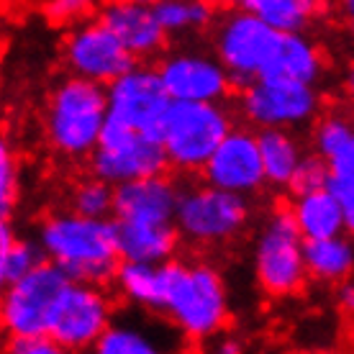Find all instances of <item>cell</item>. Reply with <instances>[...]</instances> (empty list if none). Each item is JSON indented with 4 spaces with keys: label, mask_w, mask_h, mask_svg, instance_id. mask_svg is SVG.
Masks as SVG:
<instances>
[{
    "label": "cell",
    "mask_w": 354,
    "mask_h": 354,
    "mask_svg": "<svg viewBox=\"0 0 354 354\" xmlns=\"http://www.w3.org/2000/svg\"><path fill=\"white\" fill-rule=\"evenodd\" d=\"M97 18L113 31L139 62L160 59L167 52L169 34L160 24L151 3L139 0H106Z\"/></svg>",
    "instance_id": "16"
},
{
    "label": "cell",
    "mask_w": 354,
    "mask_h": 354,
    "mask_svg": "<svg viewBox=\"0 0 354 354\" xmlns=\"http://www.w3.org/2000/svg\"><path fill=\"white\" fill-rule=\"evenodd\" d=\"M342 93H344L346 103L354 108V62L344 70V77H342Z\"/></svg>",
    "instance_id": "39"
},
{
    "label": "cell",
    "mask_w": 354,
    "mask_h": 354,
    "mask_svg": "<svg viewBox=\"0 0 354 354\" xmlns=\"http://www.w3.org/2000/svg\"><path fill=\"white\" fill-rule=\"evenodd\" d=\"M72 280L62 267L44 259L34 272L3 288L0 319L8 339L46 337L54 308Z\"/></svg>",
    "instance_id": "9"
},
{
    "label": "cell",
    "mask_w": 354,
    "mask_h": 354,
    "mask_svg": "<svg viewBox=\"0 0 354 354\" xmlns=\"http://www.w3.org/2000/svg\"><path fill=\"white\" fill-rule=\"evenodd\" d=\"M203 180L211 185L239 195H254L267 185L265 162L259 149L257 129L249 124L234 126L218 144L213 157L203 167Z\"/></svg>",
    "instance_id": "15"
},
{
    "label": "cell",
    "mask_w": 354,
    "mask_h": 354,
    "mask_svg": "<svg viewBox=\"0 0 354 354\" xmlns=\"http://www.w3.org/2000/svg\"><path fill=\"white\" fill-rule=\"evenodd\" d=\"M115 290L124 301L149 313H162L165 308V272L162 265H142V262H121L115 272Z\"/></svg>",
    "instance_id": "25"
},
{
    "label": "cell",
    "mask_w": 354,
    "mask_h": 354,
    "mask_svg": "<svg viewBox=\"0 0 354 354\" xmlns=\"http://www.w3.org/2000/svg\"><path fill=\"white\" fill-rule=\"evenodd\" d=\"M115 319L113 298L103 285L75 283L67 285L54 308L49 337L77 354H88L90 346L103 337V331Z\"/></svg>",
    "instance_id": "14"
},
{
    "label": "cell",
    "mask_w": 354,
    "mask_h": 354,
    "mask_svg": "<svg viewBox=\"0 0 354 354\" xmlns=\"http://www.w3.org/2000/svg\"><path fill=\"white\" fill-rule=\"evenodd\" d=\"M139 3H154V0H139Z\"/></svg>",
    "instance_id": "40"
},
{
    "label": "cell",
    "mask_w": 354,
    "mask_h": 354,
    "mask_svg": "<svg viewBox=\"0 0 354 354\" xmlns=\"http://www.w3.org/2000/svg\"><path fill=\"white\" fill-rule=\"evenodd\" d=\"M290 213L306 241L328 239V236L346 234L344 211H342V203H339L337 193L331 187L313 190V193L306 195H295L290 203Z\"/></svg>",
    "instance_id": "22"
},
{
    "label": "cell",
    "mask_w": 354,
    "mask_h": 354,
    "mask_svg": "<svg viewBox=\"0 0 354 354\" xmlns=\"http://www.w3.org/2000/svg\"><path fill=\"white\" fill-rule=\"evenodd\" d=\"M334 8H337L339 18L354 31V0H334Z\"/></svg>",
    "instance_id": "38"
},
{
    "label": "cell",
    "mask_w": 354,
    "mask_h": 354,
    "mask_svg": "<svg viewBox=\"0 0 354 354\" xmlns=\"http://www.w3.org/2000/svg\"><path fill=\"white\" fill-rule=\"evenodd\" d=\"M339 306L354 321V280L342 283V288H339Z\"/></svg>",
    "instance_id": "37"
},
{
    "label": "cell",
    "mask_w": 354,
    "mask_h": 354,
    "mask_svg": "<svg viewBox=\"0 0 354 354\" xmlns=\"http://www.w3.org/2000/svg\"><path fill=\"white\" fill-rule=\"evenodd\" d=\"M106 0H44L41 3V13L52 26L70 28L80 21L97 16V10Z\"/></svg>",
    "instance_id": "31"
},
{
    "label": "cell",
    "mask_w": 354,
    "mask_h": 354,
    "mask_svg": "<svg viewBox=\"0 0 354 354\" xmlns=\"http://www.w3.org/2000/svg\"><path fill=\"white\" fill-rule=\"evenodd\" d=\"M157 70L172 100L226 103V97L236 90L229 70L213 49H169L157 59Z\"/></svg>",
    "instance_id": "13"
},
{
    "label": "cell",
    "mask_w": 354,
    "mask_h": 354,
    "mask_svg": "<svg viewBox=\"0 0 354 354\" xmlns=\"http://www.w3.org/2000/svg\"><path fill=\"white\" fill-rule=\"evenodd\" d=\"M6 354H77L59 344L57 339L46 337H26V339H8Z\"/></svg>",
    "instance_id": "33"
},
{
    "label": "cell",
    "mask_w": 354,
    "mask_h": 354,
    "mask_svg": "<svg viewBox=\"0 0 354 354\" xmlns=\"http://www.w3.org/2000/svg\"><path fill=\"white\" fill-rule=\"evenodd\" d=\"M306 267L310 280L326 285L346 283L354 272V241L349 234L328 236V239L306 241Z\"/></svg>",
    "instance_id": "23"
},
{
    "label": "cell",
    "mask_w": 354,
    "mask_h": 354,
    "mask_svg": "<svg viewBox=\"0 0 354 354\" xmlns=\"http://www.w3.org/2000/svg\"><path fill=\"white\" fill-rule=\"evenodd\" d=\"M331 190L337 193L342 211H344V226L346 234L354 239V180H331Z\"/></svg>",
    "instance_id": "34"
},
{
    "label": "cell",
    "mask_w": 354,
    "mask_h": 354,
    "mask_svg": "<svg viewBox=\"0 0 354 354\" xmlns=\"http://www.w3.org/2000/svg\"><path fill=\"white\" fill-rule=\"evenodd\" d=\"M59 57L67 75L100 85H111L139 62L97 16L67 28L59 46Z\"/></svg>",
    "instance_id": "11"
},
{
    "label": "cell",
    "mask_w": 354,
    "mask_h": 354,
    "mask_svg": "<svg viewBox=\"0 0 354 354\" xmlns=\"http://www.w3.org/2000/svg\"><path fill=\"white\" fill-rule=\"evenodd\" d=\"M118 223V252L124 262L165 265L177 249L180 231L175 223Z\"/></svg>",
    "instance_id": "19"
},
{
    "label": "cell",
    "mask_w": 354,
    "mask_h": 354,
    "mask_svg": "<svg viewBox=\"0 0 354 354\" xmlns=\"http://www.w3.org/2000/svg\"><path fill=\"white\" fill-rule=\"evenodd\" d=\"M44 259L46 257L39 241L21 239L10 226V218H3L0 223V283L3 288L34 272Z\"/></svg>",
    "instance_id": "27"
},
{
    "label": "cell",
    "mask_w": 354,
    "mask_h": 354,
    "mask_svg": "<svg viewBox=\"0 0 354 354\" xmlns=\"http://www.w3.org/2000/svg\"><path fill=\"white\" fill-rule=\"evenodd\" d=\"M180 193L183 187L167 172L115 185L113 218L131 223H175Z\"/></svg>",
    "instance_id": "17"
},
{
    "label": "cell",
    "mask_w": 354,
    "mask_h": 354,
    "mask_svg": "<svg viewBox=\"0 0 354 354\" xmlns=\"http://www.w3.org/2000/svg\"><path fill=\"white\" fill-rule=\"evenodd\" d=\"M257 136L259 149H262V162H265L267 185L288 190L295 169L308 151L290 129H259Z\"/></svg>",
    "instance_id": "24"
},
{
    "label": "cell",
    "mask_w": 354,
    "mask_h": 354,
    "mask_svg": "<svg viewBox=\"0 0 354 354\" xmlns=\"http://www.w3.org/2000/svg\"><path fill=\"white\" fill-rule=\"evenodd\" d=\"M165 272V308L180 337L205 342L218 337L229 321V290L221 272L208 262H180L169 259Z\"/></svg>",
    "instance_id": "3"
},
{
    "label": "cell",
    "mask_w": 354,
    "mask_h": 354,
    "mask_svg": "<svg viewBox=\"0 0 354 354\" xmlns=\"http://www.w3.org/2000/svg\"><path fill=\"white\" fill-rule=\"evenodd\" d=\"M208 354H244V346H241L239 339L221 337V339H216V342H213L211 349H208Z\"/></svg>",
    "instance_id": "36"
},
{
    "label": "cell",
    "mask_w": 354,
    "mask_h": 354,
    "mask_svg": "<svg viewBox=\"0 0 354 354\" xmlns=\"http://www.w3.org/2000/svg\"><path fill=\"white\" fill-rule=\"evenodd\" d=\"M283 31L241 8L218 13L211 28V49L229 70L236 90L265 77L280 49Z\"/></svg>",
    "instance_id": "6"
},
{
    "label": "cell",
    "mask_w": 354,
    "mask_h": 354,
    "mask_svg": "<svg viewBox=\"0 0 354 354\" xmlns=\"http://www.w3.org/2000/svg\"><path fill=\"white\" fill-rule=\"evenodd\" d=\"M18 187H21V167L8 142L0 147V213L3 218L10 216V208L18 201Z\"/></svg>",
    "instance_id": "32"
},
{
    "label": "cell",
    "mask_w": 354,
    "mask_h": 354,
    "mask_svg": "<svg viewBox=\"0 0 354 354\" xmlns=\"http://www.w3.org/2000/svg\"><path fill=\"white\" fill-rule=\"evenodd\" d=\"M108 124V88L100 82L67 75L57 82L44 103L41 129L46 147L77 162L90 160Z\"/></svg>",
    "instance_id": "2"
},
{
    "label": "cell",
    "mask_w": 354,
    "mask_h": 354,
    "mask_svg": "<svg viewBox=\"0 0 354 354\" xmlns=\"http://www.w3.org/2000/svg\"><path fill=\"white\" fill-rule=\"evenodd\" d=\"M223 8H241L259 16L283 34L308 31L328 10L331 0H216Z\"/></svg>",
    "instance_id": "20"
},
{
    "label": "cell",
    "mask_w": 354,
    "mask_h": 354,
    "mask_svg": "<svg viewBox=\"0 0 354 354\" xmlns=\"http://www.w3.org/2000/svg\"><path fill=\"white\" fill-rule=\"evenodd\" d=\"M108 88V118L124 124L151 139H160L162 121L172 103L160 70L147 62H136L129 72Z\"/></svg>",
    "instance_id": "12"
},
{
    "label": "cell",
    "mask_w": 354,
    "mask_h": 354,
    "mask_svg": "<svg viewBox=\"0 0 354 354\" xmlns=\"http://www.w3.org/2000/svg\"><path fill=\"white\" fill-rule=\"evenodd\" d=\"M90 175L106 180L111 185H124L131 180L162 175L169 169L167 151L160 139H151L124 124L108 118L97 149L90 154Z\"/></svg>",
    "instance_id": "10"
},
{
    "label": "cell",
    "mask_w": 354,
    "mask_h": 354,
    "mask_svg": "<svg viewBox=\"0 0 354 354\" xmlns=\"http://www.w3.org/2000/svg\"><path fill=\"white\" fill-rule=\"evenodd\" d=\"M328 167H331V180H354V139L328 160Z\"/></svg>",
    "instance_id": "35"
},
{
    "label": "cell",
    "mask_w": 354,
    "mask_h": 354,
    "mask_svg": "<svg viewBox=\"0 0 354 354\" xmlns=\"http://www.w3.org/2000/svg\"><path fill=\"white\" fill-rule=\"evenodd\" d=\"M115 203V185L90 175L72 187L70 208L75 213L90 216V218H111Z\"/></svg>",
    "instance_id": "29"
},
{
    "label": "cell",
    "mask_w": 354,
    "mask_h": 354,
    "mask_svg": "<svg viewBox=\"0 0 354 354\" xmlns=\"http://www.w3.org/2000/svg\"><path fill=\"white\" fill-rule=\"evenodd\" d=\"M236 108L244 124L257 131L259 129L298 131L324 113V97L319 93V85L285 80V77H259L236 90Z\"/></svg>",
    "instance_id": "7"
},
{
    "label": "cell",
    "mask_w": 354,
    "mask_h": 354,
    "mask_svg": "<svg viewBox=\"0 0 354 354\" xmlns=\"http://www.w3.org/2000/svg\"><path fill=\"white\" fill-rule=\"evenodd\" d=\"M354 139V108H328L310 126V149L331 160L346 142Z\"/></svg>",
    "instance_id": "28"
},
{
    "label": "cell",
    "mask_w": 354,
    "mask_h": 354,
    "mask_svg": "<svg viewBox=\"0 0 354 354\" xmlns=\"http://www.w3.org/2000/svg\"><path fill=\"white\" fill-rule=\"evenodd\" d=\"M306 239L292 218L290 205L274 208L257 234L252 249V270L254 280L270 298H290L306 288L308 267H306Z\"/></svg>",
    "instance_id": "5"
},
{
    "label": "cell",
    "mask_w": 354,
    "mask_h": 354,
    "mask_svg": "<svg viewBox=\"0 0 354 354\" xmlns=\"http://www.w3.org/2000/svg\"><path fill=\"white\" fill-rule=\"evenodd\" d=\"M88 354H175V337L142 313H115Z\"/></svg>",
    "instance_id": "18"
},
{
    "label": "cell",
    "mask_w": 354,
    "mask_h": 354,
    "mask_svg": "<svg viewBox=\"0 0 354 354\" xmlns=\"http://www.w3.org/2000/svg\"><path fill=\"white\" fill-rule=\"evenodd\" d=\"M151 6L169 36L208 31L218 18L216 0H154Z\"/></svg>",
    "instance_id": "26"
},
{
    "label": "cell",
    "mask_w": 354,
    "mask_h": 354,
    "mask_svg": "<svg viewBox=\"0 0 354 354\" xmlns=\"http://www.w3.org/2000/svg\"><path fill=\"white\" fill-rule=\"evenodd\" d=\"M234 126V113L226 103L172 100L160 131L169 167L185 175L203 172L213 151Z\"/></svg>",
    "instance_id": "4"
},
{
    "label": "cell",
    "mask_w": 354,
    "mask_h": 354,
    "mask_svg": "<svg viewBox=\"0 0 354 354\" xmlns=\"http://www.w3.org/2000/svg\"><path fill=\"white\" fill-rule=\"evenodd\" d=\"M326 64H324L321 46L310 39L308 31H295V34H283L280 49L274 54L265 77H285V80L319 85Z\"/></svg>",
    "instance_id": "21"
},
{
    "label": "cell",
    "mask_w": 354,
    "mask_h": 354,
    "mask_svg": "<svg viewBox=\"0 0 354 354\" xmlns=\"http://www.w3.org/2000/svg\"><path fill=\"white\" fill-rule=\"evenodd\" d=\"M36 241L44 257L62 267L75 283L108 285L121 267L115 218H90L82 213L54 211L41 218Z\"/></svg>",
    "instance_id": "1"
},
{
    "label": "cell",
    "mask_w": 354,
    "mask_h": 354,
    "mask_svg": "<svg viewBox=\"0 0 354 354\" xmlns=\"http://www.w3.org/2000/svg\"><path fill=\"white\" fill-rule=\"evenodd\" d=\"M328 185H331L328 160H324L316 151H308L303 157L301 165H298V169H295L290 185H288V193L295 198V195H306V193H313V190H324Z\"/></svg>",
    "instance_id": "30"
},
{
    "label": "cell",
    "mask_w": 354,
    "mask_h": 354,
    "mask_svg": "<svg viewBox=\"0 0 354 354\" xmlns=\"http://www.w3.org/2000/svg\"><path fill=\"white\" fill-rule=\"evenodd\" d=\"M249 216H252V208H249L247 195L203 183V185L183 187L175 226L180 236L190 244L218 247V244L234 241L247 229Z\"/></svg>",
    "instance_id": "8"
}]
</instances>
